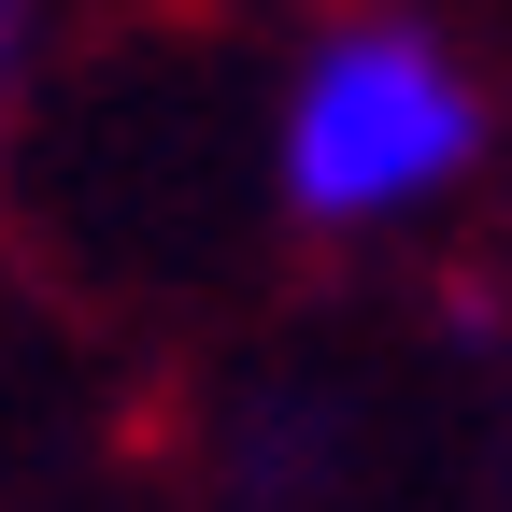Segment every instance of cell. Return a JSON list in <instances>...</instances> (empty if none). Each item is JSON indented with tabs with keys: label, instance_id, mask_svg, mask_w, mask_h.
<instances>
[{
	"label": "cell",
	"instance_id": "2",
	"mask_svg": "<svg viewBox=\"0 0 512 512\" xmlns=\"http://www.w3.org/2000/svg\"><path fill=\"white\" fill-rule=\"evenodd\" d=\"M0 57H15V0H0Z\"/></svg>",
	"mask_w": 512,
	"mask_h": 512
},
{
	"label": "cell",
	"instance_id": "1",
	"mask_svg": "<svg viewBox=\"0 0 512 512\" xmlns=\"http://www.w3.org/2000/svg\"><path fill=\"white\" fill-rule=\"evenodd\" d=\"M470 157H484V100L427 29H342L285 100V200L328 214V228L413 214Z\"/></svg>",
	"mask_w": 512,
	"mask_h": 512
}]
</instances>
